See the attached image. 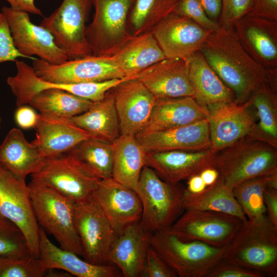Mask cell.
Here are the masks:
<instances>
[{"label":"cell","mask_w":277,"mask_h":277,"mask_svg":"<svg viewBox=\"0 0 277 277\" xmlns=\"http://www.w3.org/2000/svg\"><path fill=\"white\" fill-rule=\"evenodd\" d=\"M224 83L234 92L235 102L248 101L262 85L277 87V69L269 70L244 50L233 28L220 27L208 37L200 50Z\"/></svg>","instance_id":"1"},{"label":"cell","mask_w":277,"mask_h":277,"mask_svg":"<svg viewBox=\"0 0 277 277\" xmlns=\"http://www.w3.org/2000/svg\"><path fill=\"white\" fill-rule=\"evenodd\" d=\"M222 260L263 277H276L277 228L266 214L247 219L226 247Z\"/></svg>","instance_id":"2"},{"label":"cell","mask_w":277,"mask_h":277,"mask_svg":"<svg viewBox=\"0 0 277 277\" xmlns=\"http://www.w3.org/2000/svg\"><path fill=\"white\" fill-rule=\"evenodd\" d=\"M213 168L233 189L246 180L276 172L277 148L247 135L215 153Z\"/></svg>","instance_id":"3"},{"label":"cell","mask_w":277,"mask_h":277,"mask_svg":"<svg viewBox=\"0 0 277 277\" xmlns=\"http://www.w3.org/2000/svg\"><path fill=\"white\" fill-rule=\"evenodd\" d=\"M185 189L180 183L171 184L163 181L145 165L136 191L142 207L140 223L143 228L151 234L170 228L185 210Z\"/></svg>","instance_id":"4"},{"label":"cell","mask_w":277,"mask_h":277,"mask_svg":"<svg viewBox=\"0 0 277 277\" xmlns=\"http://www.w3.org/2000/svg\"><path fill=\"white\" fill-rule=\"evenodd\" d=\"M150 245L179 277H207L222 260L226 247L183 241L170 228L153 233Z\"/></svg>","instance_id":"5"},{"label":"cell","mask_w":277,"mask_h":277,"mask_svg":"<svg viewBox=\"0 0 277 277\" xmlns=\"http://www.w3.org/2000/svg\"><path fill=\"white\" fill-rule=\"evenodd\" d=\"M28 186L38 224L53 236L61 249L83 258L74 223L75 202L37 181L31 180Z\"/></svg>","instance_id":"6"},{"label":"cell","mask_w":277,"mask_h":277,"mask_svg":"<svg viewBox=\"0 0 277 277\" xmlns=\"http://www.w3.org/2000/svg\"><path fill=\"white\" fill-rule=\"evenodd\" d=\"M92 0H63L61 5L40 25L52 35L56 45L68 60L92 55L85 31Z\"/></svg>","instance_id":"7"},{"label":"cell","mask_w":277,"mask_h":277,"mask_svg":"<svg viewBox=\"0 0 277 277\" xmlns=\"http://www.w3.org/2000/svg\"><path fill=\"white\" fill-rule=\"evenodd\" d=\"M243 222L239 217L226 213L187 209L170 229L183 241H199L224 248L232 241Z\"/></svg>","instance_id":"8"},{"label":"cell","mask_w":277,"mask_h":277,"mask_svg":"<svg viewBox=\"0 0 277 277\" xmlns=\"http://www.w3.org/2000/svg\"><path fill=\"white\" fill-rule=\"evenodd\" d=\"M0 214L23 233L32 256L39 258L40 227L36 221L25 180L0 165Z\"/></svg>","instance_id":"9"},{"label":"cell","mask_w":277,"mask_h":277,"mask_svg":"<svg viewBox=\"0 0 277 277\" xmlns=\"http://www.w3.org/2000/svg\"><path fill=\"white\" fill-rule=\"evenodd\" d=\"M75 228L84 252V259L95 265H106L117 235L98 204L92 198L75 203Z\"/></svg>","instance_id":"10"},{"label":"cell","mask_w":277,"mask_h":277,"mask_svg":"<svg viewBox=\"0 0 277 277\" xmlns=\"http://www.w3.org/2000/svg\"><path fill=\"white\" fill-rule=\"evenodd\" d=\"M133 1L92 0L95 12L85 34L93 55L105 54L131 35L127 24Z\"/></svg>","instance_id":"11"},{"label":"cell","mask_w":277,"mask_h":277,"mask_svg":"<svg viewBox=\"0 0 277 277\" xmlns=\"http://www.w3.org/2000/svg\"><path fill=\"white\" fill-rule=\"evenodd\" d=\"M31 175L32 180L75 203L91 198L100 180L85 171L66 154L46 157L39 169Z\"/></svg>","instance_id":"12"},{"label":"cell","mask_w":277,"mask_h":277,"mask_svg":"<svg viewBox=\"0 0 277 277\" xmlns=\"http://www.w3.org/2000/svg\"><path fill=\"white\" fill-rule=\"evenodd\" d=\"M1 12L7 19L14 46L25 58L35 56L52 64L68 60L66 53L55 43L51 33L43 27L34 24L29 13L4 6Z\"/></svg>","instance_id":"13"},{"label":"cell","mask_w":277,"mask_h":277,"mask_svg":"<svg viewBox=\"0 0 277 277\" xmlns=\"http://www.w3.org/2000/svg\"><path fill=\"white\" fill-rule=\"evenodd\" d=\"M32 61L36 75L49 82L75 84L125 77L121 70L103 55L92 54L56 65L37 57Z\"/></svg>","instance_id":"14"},{"label":"cell","mask_w":277,"mask_h":277,"mask_svg":"<svg viewBox=\"0 0 277 277\" xmlns=\"http://www.w3.org/2000/svg\"><path fill=\"white\" fill-rule=\"evenodd\" d=\"M150 31L166 58L186 61L201 50L213 32L173 12L161 19Z\"/></svg>","instance_id":"15"},{"label":"cell","mask_w":277,"mask_h":277,"mask_svg":"<svg viewBox=\"0 0 277 277\" xmlns=\"http://www.w3.org/2000/svg\"><path fill=\"white\" fill-rule=\"evenodd\" d=\"M207 109L210 150L215 153L248 135L256 123L249 100L242 104L220 103Z\"/></svg>","instance_id":"16"},{"label":"cell","mask_w":277,"mask_h":277,"mask_svg":"<svg viewBox=\"0 0 277 277\" xmlns=\"http://www.w3.org/2000/svg\"><path fill=\"white\" fill-rule=\"evenodd\" d=\"M118 118L120 134L135 136L146 125L156 99L136 78L110 90Z\"/></svg>","instance_id":"17"},{"label":"cell","mask_w":277,"mask_h":277,"mask_svg":"<svg viewBox=\"0 0 277 277\" xmlns=\"http://www.w3.org/2000/svg\"><path fill=\"white\" fill-rule=\"evenodd\" d=\"M91 197L100 206L117 234L140 221L142 207L138 194L112 177L100 180Z\"/></svg>","instance_id":"18"},{"label":"cell","mask_w":277,"mask_h":277,"mask_svg":"<svg viewBox=\"0 0 277 277\" xmlns=\"http://www.w3.org/2000/svg\"><path fill=\"white\" fill-rule=\"evenodd\" d=\"M243 48L258 63L277 69V21L249 13L233 27Z\"/></svg>","instance_id":"19"},{"label":"cell","mask_w":277,"mask_h":277,"mask_svg":"<svg viewBox=\"0 0 277 277\" xmlns=\"http://www.w3.org/2000/svg\"><path fill=\"white\" fill-rule=\"evenodd\" d=\"M215 154L210 149L146 152L145 165L163 181L177 184L200 174L206 168H213Z\"/></svg>","instance_id":"20"},{"label":"cell","mask_w":277,"mask_h":277,"mask_svg":"<svg viewBox=\"0 0 277 277\" xmlns=\"http://www.w3.org/2000/svg\"><path fill=\"white\" fill-rule=\"evenodd\" d=\"M136 78L156 100L194 96L187 61L183 59L166 58L141 71Z\"/></svg>","instance_id":"21"},{"label":"cell","mask_w":277,"mask_h":277,"mask_svg":"<svg viewBox=\"0 0 277 277\" xmlns=\"http://www.w3.org/2000/svg\"><path fill=\"white\" fill-rule=\"evenodd\" d=\"M135 137L146 152L201 151L210 147L208 118L169 130L142 131Z\"/></svg>","instance_id":"22"},{"label":"cell","mask_w":277,"mask_h":277,"mask_svg":"<svg viewBox=\"0 0 277 277\" xmlns=\"http://www.w3.org/2000/svg\"><path fill=\"white\" fill-rule=\"evenodd\" d=\"M36 138L33 142L45 157L66 153L82 141L92 136L76 125L71 118L38 114Z\"/></svg>","instance_id":"23"},{"label":"cell","mask_w":277,"mask_h":277,"mask_svg":"<svg viewBox=\"0 0 277 277\" xmlns=\"http://www.w3.org/2000/svg\"><path fill=\"white\" fill-rule=\"evenodd\" d=\"M126 77L137 74L152 64L166 58L151 31L132 35L105 54Z\"/></svg>","instance_id":"24"},{"label":"cell","mask_w":277,"mask_h":277,"mask_svg":"<svg viewBox=\"0 0 277 277\" xmlns=\"http://www.w3.org/2000/svg\"><path fill=\"white\" fill-rule=\"evenodd\" d=\"M152 234L140 221L126 227L117 234L112 246L109 263L125 277H141Z\"/></svg>","instance_id":"25"},{"label":"cell","mask_w":277,"mask_h":277,"mask_svg":"<svg viewBox=\"0 0 277 277\" xmlns=\"http://www.w3.org/2000/svg\"><path fill=\"white\" fill-rule=\"evenodd\" d=\"M208 116L207 108L193 97L157 99L149 119L141 132L173 129L202 121Z\"/></svg>","instance_id":"26"},{"label":"cell","mask_w":277,"mask_h":277,"mask_svg":"<svg viewBox=\"0 0 277 277\" xmlns=\"http://www.w3.org/2000/svg\"><path fill=\"white\" fill-rule=\"evenodd\" d=\"M39 259L47 269H60L78 277H118L122 275L114 265H95L75 253L54 245L40 228Z\"/></svg>","instance_id":"27"},{"label":"cell","mask_w":277,"mask_h":277,"mask_svg":"<svg viewBox=\"0 0 277 277\" xmlns=\"http://www.w3.org/2000/svg\"><path fill=\"white\" fill-rule=\"evenodd\" d=\"M15 62L16 74L9 76L6 82L16 97L17 107L29 104L34 95L49 89L65 90L88 100L93 96L94 88L91 83L65 84L47 81L38 77L33 67L25 62L18 60Z\"/></svg>","instance_id":"28"},{"label":"cell","mask_w":277,"mask_h":277,"mask_svg":"<svg viewBox=\"0 0 277 277\" xmlns=\"http://www.w3.org/2000/svg\"><path fill=\"white\" fill-rule=\"evenodd\" d=\"M187 61L194 98L200 104L208 108L235 101L234 92L221 80L200 51Z\"/></svg>","instance_id":"29"},{"label":"cell","mask_w":277,"mask_h":277,"mask_svg":"<svg viewBox=\"0 0 277 277\" xmlns=\"http://www.w3.org/2000/svg\"><path fill=\"white\" fill-rule=\"evenodd\" d=\"M45 158L17 128L10 130L0 145V165L22 179L38 170Z\"/></svg>","instance_id":"30"},{"label":"cell","mask_w":277,"mask_h":277,"mask_svg":"<svg viewBox=\"0 0 277 277\" xmlns=\"http://www.w3.org/2000/svg\"><path fill=\"white\" fill-rule=\"evenodd\" d=\"M112 177L136 192L146 151L135 136L120 134L112 143Z\"/></svg>","instance_id":"31"},{"label":"cell","mask_w":277,"mask_h":277,"mask_svg":"<svg viewBox=\"0 0 277 277\" xmlns=\"http://www.w3.org/2000/svg\"><path fill=\"white\" fill-rule=\"evenodd\" d=\"M71 119L94 138L111 144L120 135L118 118L110 90L103 99L92 102L86 111Z\"/></svg>","instance_id":"32"},{"label":"cell","mask_w":277,"mask_h":277,"mask_svg":"<svg viewBox=\"0 0 277 277\" xmlns=\"http://www.w3.org/2000/svg\"><path fill=\"white\" fill-rule=\"evenodd\" d=\"M183 206L185 210L221 212L236 216L243 222L247 220L234 197L232 189L220 176L213 184L199 193H191L185 189Z\"/></svg>","instance_id":"33"},{"label":"cell","mask_w":277,"mask_h":277,"mask_svg":"<svg viewBox=\"0 0 277 277\" xmlns=\"http://www.w3.org/2000/svg\"><path fill=\"white\" fill-rule=\"evenodd\" d=\"M249 100L259 121L247 136L277 148V87L264 84L253 93Z\"/></svg>","instance_id":"34"},{"label":"cell","mask_w":277,"mask_h":277,"mask_svg":"<svg viewBox=\"0 0 277 277\" xmlns=\"http://www.w3.org/2000/svg\"><path fill=\"white\" fill-rule=\"evenodd\" d=\"M65 154L85 171L99 180L112 177L111 143L90 138L82 141Z\"/></svg>","instance_id":"35"},{"label":"cell","mask_w":277,"mask_h":277,"mask_svg":"<svg viewBox=\"0 0 277 277\" xmlns=\"http://www.w3.org/2000/svg\"><path fill=\"white\" fill-rule=\"evenodd\" d=\"M92 103L65 90L49 89L36 94L29 104L40 113L71 118L86 111Z\"/></svg>","instance_id":"36"},{"label":"cell","mask_w":277,"mask_h":277,"mask_svg":"<svg viewBox=\"0 0 277 277\" xmlns=\"http://www.w3.org/2000/svg\"><path fill=\"white\" fill-rule=\"evenodd\" d=\"M270 187L277 188V172L246 180L232 189L247 219L252 220L266 214L264 193Z\"/></svg>","instance_id":"37"},{"label":"cell","mask_w":277,"mask_h":277,"mask_svg":"<svg viewBox=\"0 0 277 277\" xmlns=\"http://www.w3.org/2000/svg\"><path fill=\"white\" fill-rule=\"evenodd\" d=\"M0 256L17 258L32 256L25 238L21 230L12 222L1 214Z\"/></svg>","instance_id":"38"},{"label":"cell","mask_w":277,"mask_h":277,"mask_svg":"<svg viewBox=\"0 0 277 277\" xmlns=\"http://www.w3.org/2000/svg\"><path fill=\"white\" fill-rule=\"evenodd\" d=\"M46 271L39 258L0 256V277H42Z\"/></svg>","instance_id":"39"},{"label":"cell","mask_w":277,"mask_h":277,"mask_svg":"<svg viewBox=\"0 0 277 277\" xmlns=\"http://www.w3.org/2000/svg\"><path fill=\"white\" fill-rule=\"evenodd\" d=\"M171 12L185 16L207 30L215 31L221 27L206 15L198 0H179Z\"/></svg>","instance_id":"40"},{"label":"cell","mask_w":277,"mask_h":277,"mask_svg":"<svg viewBox=\"0 0 277 277\" xmlns=\"http://www.w3.org/2000/svg\"><path fill=\"white\" fill-rule=\"evenodd\" d=\"M254 0H222L219 24L225 28H233L242 18L250 13Z\"/></svg>","instance_id":"41"},{"label":"cell","mask_w":277,"mask_h":277,"mask_svg":"<svg viewBox=\"0 0 277 277\" xmlns=\"http://www.w3.org/2000/svg\"><path fill=\"white\" fill-rule=\"evenodd\" d=\"M158 0H134L129 17L132 35H136L142 31L151 16Z\"/></svg>","instance_id":"42"},{"label":"cell","mask_w":277,"mask_h":277,"mask_svg":"<svg viewBox=\"0 0 277 277\" xmlns=\"http://www.w3.org/2000/svg\"><path fill=\"white\" fill-rule=\"evenodd\" d=\"M158 253L151 246L148 248L141 277H177Z\"/></svg>","instance_id":"43"},{"label":"cell","mask_w":277,"mask_h":277,"mask_svg":"<svg viewBox=\"0 0 277 277\" xmlns=\"http://www.w3.org/2000/svg\"><path fill=\"white\" fill-rule=\"evenodd\" d=\"M19 57L25 58L15 48L7 19L1 12L0 64L6 62H15Z\"/></svg>","instance_id":"44"},{"label":"cell","mask_w":277,"mask_h":277,"mask_svg":"<svg viewBox=\"0 0 277 277\" xmlns=\"http://www.w3.org/2000/svg\"><path fill=\"white\" fill-rule=\"evenodd\" d=\"M207 277H263L262 274L240 266L221 261Z\"/></svg>","instance_id":"45"},{"label":"cell","mask_w":277,"mask_h":277,"mask_svg":"<svg viewBox=\"0 0 277 277\" xmlns=\"http://www.w3.org/2000/svg\"><path fill=\"white\" fill-rule=\"evenodd\" d=\"M179 0H158L154 9L142 33L149 32L161 19L172 12Z\"/></svg>","instance_id":"46"},{"label":"cell","mask_w":277,"mask_h":277,"mask_svg":"<svg viewBox=\"0 0 277 277\" xmlns=\"http://www.w3.org/2000/svg\"><path fill=\"white\" fill-rule=\"evenodd\" d=\"M250 14L277 21V0H254Z\"/></svg>","instance_id":"47"},{"label":"cell","mask_w":277,"mask_h":277,"mask_svg":"<svg viewBox=\"0 0 277 277\" xmlns=\"http://www.w3.org/2000/svg\"><path fill=\"white\" fill-rule=\"evenodd\" d=\"M37 117L38 114L33 108L26 105L18 107L14 114L16 123L19 127L24 129L34 128Z\"/></svg>","instance_id":"48"},{"label":"cell","mask_w":277,"mask_h":277,"mask_svg":"<svg viewBox=\"0 0 277 277\" xmlns=\"http://www.w3.org/2000/svg\"><path fill=\"white\" fill-rule=\"evenodd\" d=\"M266 215L274 227L277 228V188L268 187L264 193Z\"/></svg>","instance_id":"49"},{"label":"cell","mask_w":277,"mask_h":277,"mask_svg":"<svg viewBox=\"0 0 277 277\" xmlns=\"http://www.w3.org/2000/svg\"><path fill=\"white\" fill-rule=\"evenodd\" d=\"M206 15L218 23L222 10V0H198Z\"/></svg>","instance_id":"50"},{"label":"cell","mask_w":277,"mask_h":277,"mask_svg":"<svg viewBox=\"0 0 277 277\" xmlns=\"http://www.w3.org/2000/svg\"><path fill=\"white\" fill-rule=\"evenodd\" d=\"M10 7L28 13L43 16L41 10L34 4V0H5Z\"/></svg>","instance_id":"51"},{"label":"cell","mask_w":277,"mask_h":277,"mask_svg":"<svg viewBox=\"0 0 277 277\" xmlns=\"http://www.w3.org/2000/svg\"><path fill=\"white\" fill-rule=\"evenodd\" d=\"M186 191L191 193H197L204 190L207 187L200 174L194 175L187 180Z\"/></svg>","instance_id":"52"},{"label":"cell","mask_w":277,"mask_h":277,"mask_svg":"<svg viewBox=\"0 0 277 277\" xmlns=\"http://www.w3.org/2000/svg\"><path fill=\"white\" fill-rule=\"evenodd\" d=\"M206 186L213 184L219 176V173L214 168H208L203 170L200 174Z\"/></svg>","instance_id":"53"},{"label":"cell","mask_w":277,"mask_h":277,"mask_svg":"<svg viewBox=\"0 0 277 277\" xmlns=\"http://www.w3.org/2000/svg\"><path fill=\"white\" fill-rule=\"evenodd\" d=\"M0 122H1V118H0Z\"/></svg>","instance_id":"54"}]
</instances>
